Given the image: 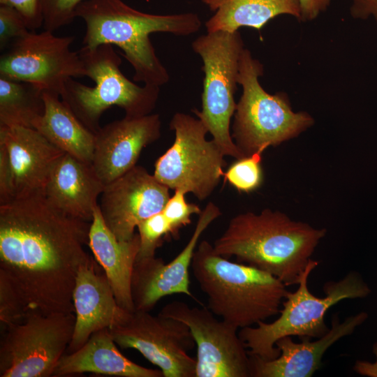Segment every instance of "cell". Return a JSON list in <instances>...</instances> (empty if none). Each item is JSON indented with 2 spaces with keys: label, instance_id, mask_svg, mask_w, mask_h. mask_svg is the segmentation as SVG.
Segmentation results:
<instances>
[{
  "label": "cell",
  "instance_id": "1f68e13d",
  "mask_svg": "<svg viewBox=\"0 0 377 377\" xmlns=\"http://www.w3.org/2000/svg\"><path fill=\"white\" fill-rule=\"evenodd\" d=\"M0 5L16 9L22 15L31 31L43 26L41 0H0Z\"/></svg>",
  "mask_w": 377,
  "mask_h": 377
},
{
  "label": "cell",
  "instance_id": "5b68a950",
  "mask_svg": "<svg viewBox=\"0 0 377 377\" xmlns=\"http://www.w3.org/2000/svg\"><path fill=\"white\" fill-rule=\"evenodd\" d=\"M318 261L311 260L298 281L297 289L288 292L282 302L279 316L271 323L261 321L255 327L239 330L238 334L249 355L270 360L280 355L276 342L284 337L320 338L330 330L325 322L327 311L345 299L364 298L371 289L360 273L350 271L337 281L323 286L325 296L319 297L311 293L308 279Z\"/></svg>",
  "mask_w": 377,
  "mask_h": 377
},
{
  "label": "cell",
  "instance_id": "2e32d148",
  "mask_svg": "<svg viewBox=\"0 0 377 377\" xmlns=\"http://www.w3.org/2000/svg\"><path fill=\"white\" fill-rule=\"evenodd\" d=\"M221 215L219 207L209 202L199 214L189 241L170 262L155 256L136 259L131 283L135 310L150 311L161 298L176 293L195 299L189 288L188 269L200 236Z\"/></svg>",
  "mask_w": 377,
  "mask_h": 377
},
{
  "label": "cell",
  "instance_id": "30bf717a",
  "mask_svg": "<svg viewBox=\"0 0 377 377\" xmlns=\"http://www.w3.org/2000/svg\"><path fill=\"white\" fill-rule=\"evenodd\" d=\"M75 313L29 312L6 327L0 341L1 377H49L67 351Z\"/></svg>",
  "mask_w": 377,
  "mask_h": 377
},
{
  "label": "cell",
  "instance_id": "ba28073f",
  "mask_svg": "<svg viewBox=\"0 0 377 377\" xmlns=\"http://www.w3.org/2000/svg\"><path fill=\"white\" fill-rule=\"evenodd\" d=\"M193 50L202 59L204 72L202 110H193L225 156L236 159L245 156L230 134V121L237 103L239 59L244 50L240 33L216 31L195 38Z\"/></svg>",
  "mask_w": 377,
  "mask_h": 377
},
{
  "label": "cell",
  "instance_id": "277c9868",
  "mask_svg": "<svg viewBox=\"0 0 377 377\" xmlns=\"http://www.w3.org/2000/svg\"><path fill=\"white\" fill-rule=\"evenodd\" d=\"M191 267L209 309L239 330L279 313L289 292L270 274L217 254L206 240L197 246Z\"/></svg>",
  "mask_w": 377,
  "mask_h": 377
},
{
  "label": "cell",
  "instance_id": "44dd1931",
  "mask_svg": "<svg viewBox=\"0 0 377 377\" xmlns=\"http://www.w3.org/2000/svg\"><path fill=\"white\" fill-rule=\"evenodd\" d=\"M140 244L137 233L130 240H118L106 226L98 205L91 222L88 246L104 270L117 303L128 312L135 311L131 283Z\"/></svg>",
  "mask_w": 377,
  "mask_h": 377
},
{
  "label": "cell",
  "instance_id": "7a4b0ae2",
  "mask_svg": "<svg viewBox=\"0 0 377 377\" xmlns=\"http://www.w3.org/2000/svg\"><path fill=\"white\" fill-rule=\"evenodd\" d=\"M75 17L85 23L84 47L105 44L118 47L134 70L133 80L158 87L170 77L156 55L150 34L163 32L187 36L198 32L202 25L194 13L149 14L122 0H84L76 8Z\"/></svg>",
  "mask_w": 377,
  "mask_h": 377
},
{
  "label": "cell",
  "instance_id": "e575fe53",
  "mask_svg": "<svg viewBox=\"0 0 377 377\" xmlns=\"http://www.w3.org/2000/svg\"><path fill=\"white\" fill-rule=\"evenodd\" d=\"M373 353L376 356L375 362L357 360L353 366V371L361 376L377 377V342L373 345Z\"/></svg>",
  "mask_w": 377,
  "mask_h": 377
},
{
  "label": "cell",
  "instance_id": "836d02e7",
  "mask_svg": "<svg viewBox=\"0 0 377 377\" xmlns=\"http://www.w3.org/2000/svg\"><path fill=\"white\" fill-rule=\"evenodd\" d=\"M350 15L355 19L373 17L377 21V0H351Z\"/></svg>",
  "mask_w": 377,
  "mask_h": 377
},
{
  "label": "cell",
  "instance_id": "d6a6232c",
  "mask_svg": "<svg viewBox=\"0 0 377 377\" xmlns=\"http://www.w3.org/2000/svg\"><path fill=\"white\" fill-rule=\"evenodd\" d=\"M331 0H299L300 16L304 22L316 19L320 13L327 10Z\"/></svg>",
  "mask_w": 377,
  "mask_h": 377
},
{
  "label": "cell",
  "instance_id": "484cf974",
  "mask_svg": "<svg viewBox=\"0 0 377 377\" xmlns=\"http://www.w3.org/2000/svg\"><path fill=\"white\" fill-rule=\"evenodd\" d=\"M262 154L237 159L223 173L225 181L239 191L249 193L258 188L263 183Z\"/></svg>",
  "mask_w": 377,
  "mask_h": 377
},
{
  "label": "cell",
  "instance_id": "4316f807",
  "mask_svg": "<svg viewBox=\"0 0 377 377\" xmlns=\"http://www.w3.org/2000/svg\"><path fill=\"white\" fill-rule=\"evenodd\" d=\"M137 228L140 242L137 258L155 256L163 239L172 237L170 225L162 212L145 219Z\"/></svg>",
  "mask_w": 377,
  "mask_h": 377
},
{
  "label": "cell",
  "instance_id": "8992f818",
  "mask_svg": "<svg viewBox=\"0 0 377 377\" xmlns=\"http://www.w3.org/2000/svg\"><path fill=\"white\" fill-rule=\"evenodd\" d=\"M87 76L95 83L85 85L70 78L60 95L64 104L90 131L96 133L101 127L102 114L112 106L124 110L126 117L151 114L160 93V87L139 86L121 72V59L112 45L94 48L83 46L78 50Z\"/></svg>",
  "mask_w": 377,
  "mask_h": 377
},
{
  "label": "cell",
  "instance_id": "f1b7e54d",
  "mask_svg": "<svg viewBox=\"0 0 377 377\" xmlns=\"http://www.w3.org/2000/svg\"><path fill=\"white\" fill-rule=\"evenodd\" d=\"M84 0H41L43 28L54 32L71 24L77 6Z\"/></svg>",
  "mask_w": 377,
  "mask_h": 377
},
{
  "label": "cell",
  "instance_id": "9c48e42d",
  "mask_svg": "<svg viewBox=\"0 0 377 377\" xmlns=\"http://www.w3.org/2000/svg\"><path fill=\"white\" fill-rule=\"evenodd\" d=\"M170 128L175 132L172 145L156 161L154 177L170 189L193 193L200 200L208 198L223 176L224 154L198 118L175 113Z\"/></svg>",
  "mask_w": 377,
  "mask_h": 377
},
{
  "label": "cell",
  "instance_id": "d4e9b609",
  "mask_svg": "<svg viewBox=\"0 0 377 377\" xmlns=\"http://www.w3.org/2000/svg\"><path fill=\"white\" fill-rule=\"evenodd\" d=\"M43 91L35 84L0 75V126L33 128L44 112Z\"/></svg>",
  "mask_w": 377,
  "mask_h": 377
},
{
  "label": "cell",
  "instance_id": "3957f363",
  "mask_svg": "<svg viewBox=\"0 0 377 377\" xmlns=\"http://www.w3.org/2000/svg\"><path fill=\"white\" fill-rule=\"evenodd\" d=\"M325 229L291 220L279 211L246 212L230 219L215 240V252L267 272L287 286L297 285Z\"/></svg>",
  "mask_w": 377,
  "mask_h": 377
},
{
  "label": "cell",
  "instance_id": "8fae6325",
  "mask_svg": "<svg viewBox=\"0 0 377 377\" xmlns=\"http://www.w3.org/2000/svg\"><path fill=\"white\" fill-rule=\"evenodd\" d=\"M73 36H58L45 30L30 31L14 40L0 57V75L31 82L61 95L70 78L87 76Z\"/></svg>",
  "mask_w": 377,
  "mask_h": 377
},
{
  "label": "cell",
  "instance_id": "ffe728a7",
  "mask_svg": "<svg viewBox=\"0 0 377 377\" xmlns=\"http://www.w3.org/2000/svg\"><path fill=\"white\" fill-rule=\"evenodd\" d=\"M104 187L91 163L65 153L55 163L44 195L66 214L91 222Z\"/></svg>",
  "mask_w": 377,
  "mask_h": 377
},
{
  "label": "cell",
  "instance_id": "83f0119b",
  "mask_svg": "<svg viewBox=\"0 0 377 377\" xmlns=\"http://www.w3.org/2000/svg\"><path fill=\"white\" fill-rule=\"evenodd\" d=\"M29 313L17 289L2 273H0V325L4 330L21 321Z\"/></svg>",
  "mask_w": 377,
  "mask_h": 377
},
{
  "label": "cell",
  "instance_id": "5bb4252c",
  "mask_svg": "<svg viewBox=\"0 0 377 377\" xmlns=\"http://www.w3.org/2000/svg\"><path fill=\"white\" fill-rule=\"evenodd\" d=\"M64 154L34 128L0 126V205L44 193L50 175Z\"/></svg>",
  "mask_w": 377,
  "mask_h": 377
},
{
  "label": "cell",
  "instance_id": "d6986e66",
  "mask_svg": "<svg viewBox=\"0 0 377 377\" xmlns=\"http://www.w3.org/2000/svg\"><path fill=\"white\" fill-rule=\"evenodd\" d=\"M365 311L350 316L340 321L337 314L332 316L329 331L317 340L302 337L300 343L291 337L279 339L275 343L280 355L275 359L263 360L249 355L250 376L252 377H311L322 366V358L327 350L341 338L353 333L368 318Z\"/></svg>",
  "mask_w": 377,
  "mask_h": 377
},
{
  "label": "cell",
  "instance_id": "603a6c76",
  "mask_svg": "<svg viewBox=\"0 0 377 377\" xmlns=\"http://www.w3.org/2000/svg\"><path fill=\"white\" fill-rule=\"evenodd\" d=\"M43 100L44 112L33 128L65 153L91 163L95 133L76 117L59 94L43 91Z\"/></svg>",
  "mask_w": 377,
  "mask_h": 377
},
{
  "label": "cell",
  "instance_id": "9a60e30c",
  "mask_svg": "<svg viewBox=\"0 0 377 377\" xmlns=\"http://www.w3.org/2000/svg\"><path fill=\"white\" fill-rule=\"evenodd\" d=\"M169 189L136 165L105 185L98 205L106 226L118 240H130L140 222L162 212Z\"/></svg>",
  "mask_w": 377,
  "mask_h": 377
},
{
  "label": "cell",
  "instance_id": "f546056e",
  "mask_svg": "<svg viewBox=\"0 0 377 377\" xmlns=\"http://www.w3.org/2000/svg\"><path fill=\"white\" fill-rule=\"evenodd\" d=\"M186 192L177 189L165 204L163 214L172 228V237L177 238L181 228L191 223L192 214H200V208L195 204L188 203L185 200Z\"/></svg>",
  "mask_w": 377,
  "mask_h": 377
},
{
  "label": "cell",
  "instance_id": "cb8c5ba5",
  "mask_svg": "<svg viewBox=\"0 0 377 377\" xmlns=\"http://www.w3.org/2000/svg\"><path fill=\"white\" fill-rule=\"evenodd\" d=\"M214 14L205 22L207 32H235L243 27L260 30L281 15L299 20V0H202Z\"/></svg>",
  "mask_w": 377,
  "mask_h": 377
},
{
  "label": "cell",
  "instance_id": "e0dca14e",
  "mask_svg": "<svg viewBox=\"0 0 377 377\" xmlns=\"http://www.w3.org/2000/svg\"><path fill=\"white\" fill-rule=\"evenodd\" d=\"M158 114L113 121L95 133L91 161L97 175L105 185L136 165L142 150L161 137Z\"/></svg>",
  "mask_w": 377,
  "mask_h": 377
},
{
  "label": "cell",
  "instance_id": "ac0fdd59",
  "mask_svg": "<svg viewBox=\"0 0 377 377\" xmlns=\"http://www.w3.org/2000/svg\"><path fill=\"white\" fill-rule=\"evenodd\" d=\"M73 302L75 323L68 353L80 348L94 332L121 324L131 313L117 303L104 270L91 256L77 272Z\"/></svg>",
  "mask_w": 377,
  "mask_h": 377
},
{
  "label": "cell",
  "instance_id": "4dcf8cb0",
  "mask_svg": "<svg viewBox=\"0 0 377 377\" xmlns=\"http://www.w3.org/2000/svg\"><path fill=\"white\" fill-rule=\"evenodd\" d=\"M31 30L22 15L14 8L0 6V49L4 51L15 39L23 37Z\"/></svg>",
  "mask_w": 377,
  "mask_h": 377
},
{
  "label": "cell",
  "instance_id": "7c38bea8",
  "mask_svg": "<svg viewBox=\"0 0 377 377\" xmlns=\"http://www.w3.org/2000/svg\"><path fill=\"white\" fill-rule=\"evenodd\" d=\"M109 330L117 346L139 351L159 368L163 377H195L197 360L188 355L195 341L184 323L135 310Z\"/></svg>",
  "mask_w": 377,
  "mask_h": 377
},
{
  "label": "cell",
  "instance_id": "52a82bcc",
  "mask_svg": "<svg viewBox=\"0 0 377 377\" xmlns=\"http://www.w3.org/2000/svg\"><path fill=\"white\" fill-rule=\"evenodd\" d=\"M263 66L244 48L242 52L237 82L242 94L237 103L232 138L245 156L263 154L297 137L313 124L305 112H295L284 93L270 94L259 82Z\"/></svg>",
  "mask_w": 377,
  "mask_h": 377
},
{
  "label": "cell",
  "instance_id": "4fadbf2b",
  "mask_svg": "<svg viewBox=\"0 0 377 377\" xmlns=\"http://www.w3.org/2000/svg\"><path fill=\"white\" fill-rule=\"evenodd\" d=\"M158 313L189 327L197 348L195 377L250 376V357L239 329L216 318L209 308L175 300Z\"/></svg>",
  "mask_w": 377,
  "mask_h": 377
},
{
  "label": "cell",
  "instance_id": "6da1fadb",
  "mask_svg": "<svg viewBox=\"0 0 377 377\" xmlns=\"http://www.w3.org/2000/svg\"><path fill=\"white\" fill-rule=\"evenodd\" d=\"M91 222L71 216L44 193L0 205V273L22 296L28 312L75 313L73 293L90 255Z\"/></svg>",
  "mask_w": 377,
  "mask_h": 377
},
{
  "label": "cell",
  "instance_id": "7402d4cb",
  "mask_svg": "<svg viewBox=\"0 0 377 377\" xmlns=\"http://www.w3.org/2000/svg\"><path fill=\"white\" fill-rule=\"evenodd\" d=\"M117 346L108 328L97 331L80 348L61 357L52 376L92 373L119 377H163L160 369H149L128 359Z\"/></svg>",
  "mask_w": 377,
  "mask_h": 377
}]
</instances>
